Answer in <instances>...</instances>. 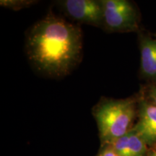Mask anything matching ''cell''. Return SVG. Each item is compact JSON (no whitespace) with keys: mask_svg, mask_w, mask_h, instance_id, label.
Listing matches in <instances>:
<instances>
[{"mask_svg":"<svg viewBox=\"0 0 156 156\" xmlns=\"http://www.w3.org/2000/svg\"><path fill=\"white\" fill-rule=\"evenodd\" d=\"M149 96L150 98H151V102L156 106V87H153L151 90V92H150Z\"/></svg>","mask_w":156,"mask_h":156,"instance_id":"30bf717a","label":"cell"},{"mask_svg":"<svg viewBox=\"0 0 156 156\" xmlns=\"http://www.w3.org/2000/svg\"><path fill=\"white\" fill-rule=\"evenodd\" d=\"M136 113L135 101L131 98L101 102L95 108L94 116L102 146L127 134L133 127Z\"/></svg>","mask_w":156,"mask_h":156,"instance_id":"7a4b0ae2","label":"cell"},{"mask_svg":"<svg viewBox=\"0 0 156 156\" xmlns=\"http://www.w3.org/2000/svg\"><path fill=\"white\" fill-rule=\"evenodd\" d=\"M147 144L145 140L131 129L128 132L127 156H146Z\"/></svg>","mask_w":156,"mask_h":156,"instance_id":"52a82bcc","label":"cell"},{"mask_svg":"<svg viewBox=\"0 0 156 156\" xmlns=\"http://www.w3.org/2000/svg\"><path fill=\"white\" fill-rule=\"evenodd\" d=\"M36 2V1L33 0H1L0 5L7 8L17 10L30 7Z\"/></svg>","mask_w":156,"mask_h":156,"instance_id":"ba28073f","label":"cell"},{"mask_svg":"<svg viewBox=\"0 0 156 156\" xmlns=\"http://www.w3.org/2000/svg\"><path fill=\"white\" fill-rule=\"evenodd\" d=\"M25 48L28 59L40 73L51 77H63L80 60L82 30L50 12L29 30Z\"/></svg>","mask_w":156,"mask_h":156,"instance_id":"6da1fadb","label":"cell"},{"mask_svg":"<svg viewBox=\"0 0 156 156\" xmlns=\"http://www.w3.org/2000/svg\"><path fill=\"white\" fill-rule=\"evenodd\" d=\"M96 156H120L110 145L102 146V149Z\"/></svg>","mask_w":156,"mask_h":156,"instance_id":"9c48e42d","label":"cell"},{"mask_svg":"<svg viewBox=\"0 0 156 156\" xmlns=\"http://www.w3.org/2000/svg\"><path fill=\"white\" fill-rule=\"evenodd\" d=\"M103 25L109 30L131 31L138 26V15L126 0H102Z\"/></svg>","mask_w":156,"mask_h":156,"instance_id":"3957f363","label":"cell"},{"mask_svg":"<svg viewBox=\"0 0 156 156\" xmlns=\"http://www.w3.org/2000/svg\"><path fill=\"white\" fill-rule=\"evenodd\" d=\"M146 156H156V146Z\"/></svg>","mask_w":156,"mask_h":156,"instance_id":"8fae6325","label":"cell"},{"mask_svg":"<svg viewBox=\"0 0 156 156\" xmlns=\"http://www.w3.org/2000/svg\"><path fill=\"white\" fill-rule=\"evenodd\" d=\"M141 69L148 78L156 77V40L149 38L141 41Z\"/></svg>","mask_w":156,"mask_h":156,"instance_id":"8992f818","label":"cell"},{"mask_svg":"<svg viewBox=\"0 0 156 156\" xmlns=\"http://www.w3.org/2000/svg\"><path fill=\"white\" fill-rule=\"evenodd\" d=\"M64 10L74 20L94 26L103 25L101 1L65 0L61 2Z\"/></svg>","mask_w":156,"mask_h":156,"instance_id":"277c9868","label":"cell"},{"mask_svg":"<svg viewBox=\"0 0 156 156\" xmlns=\"http://www.w3.org/2000/svg\"><path fill=\"white\" fill-rule=\"evenodd\" d=\"M147 145L156 144V106L151 101H142L139 109V120L132 129Z\"/></svg>","mask_w":156,"mask_h":156,"instance_id":"5b68a950","label":"cell"}]
</instances>
